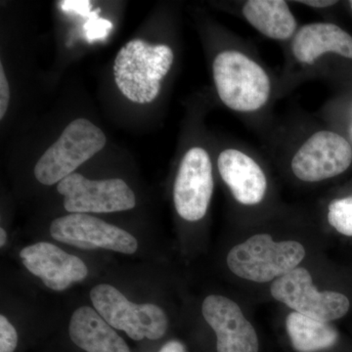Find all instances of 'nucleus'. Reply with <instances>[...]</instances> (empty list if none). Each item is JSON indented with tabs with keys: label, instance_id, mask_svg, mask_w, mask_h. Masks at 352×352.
Returning a JSON list of instances; mask_svg holds the SVG:
<instances>
[{
	"label": "nucleus",
	"instance_id": "5",
	"mask_svg": "<svg viewBox=\"0 0 352 352\" xmlns=\"http://www.w3.org/2000/svg\"><path fill=\"white\" fill-rule=\"evenodd\" d=\"M90 300L109 325L124 331L136 342L145 338L161 339L168 330V317L161 307L153 303H133L111 285L95 286L90 292Z\"/></svg>",
	"mask_w": 352,
	"mask_h": 352
},
{
	"label": "nucleus",
	"instance_id": "24",
	"mask_svg": "<svg viewBox=\"0 0 352 352\" xmlns=\"http://www.w3.org/2000/svg\"><path fill=\"white\" fill-rule=\"evenodd\" d=\"M159 352H185V347L177 340H171L164 344Z\"/></svg>",
	"mask_w": 352,
	"mask_h": 352
},
{
	"label": "nucleus",
	"instance_id": "26",
	"mask_svg": "<svg viewBox=\"0 0 352 352\" xmlns=\"http://www.w3.org/2000/svg\"><path fill=\"white\" fill-rule=\"evenodd\" d=\"M349 4H351V10H352V0L351 2H349Z\"/></svg>",
	"mask_w": 352,
	"mask_h": 352
},
{
	"label": "nucleus",
	"instance_id": "20",
	"mask_svg": "<svg viewBox=\"0 0 352 352\" xmlns=\"http://www.w3.org/2000/svg\"><path fill=\"white\" fill-rule=\"evenodd\" d=\"M18 346V333L4 315L0 316V352H14Z\"/></svg>",
	"mask_w": 352,
	"mask_h": 352
},
{
	"label": "nucleus",
	"instance_id": "22",
	"mask_svg": "<svg viewBox=\"0 0 352 352\" xmlns=\"http://www.w3.org/2000/svg\"><path fill=\"white\" fill-rule=\"evenodd\" d=\"M10 100V88L7 80L3 66L0 65V119H3Z\"/></svg>",
	"mask_w": 352,
	"mask_h": 352
},
{
	"label": "nucleus",
	"instance_id": "11",
	"mask_svg": "<svg viewBox=\"0 0 352 352\" xmlns=\"http://www.w3.org/2000/svg\"><path fill=\"white\" fill-rule=\"evenodd\" d=\"M201 314L217 335V352H258V335L242 310L223 296H207Z\"/></svg>",
	"mask_w": 352,
	"mask_h": 352
},
{
	"label": "nucleus",
	"instance_id": "17",
	"mask_svg": "<svg viewBox=\"0 0 352 352\" xmlns=\"http://www.w3.org/2000/svg\"><path fill=\"white\" fill-rule=\"evenodd\" d=\"M287 332L298 352H318L330 349L337 342V331L325 322L315 320L298 312L286 319Z\"/></svg>",
	"mask_w": 352,
	"mask_h": 352
},
{
	"label": "nucleus",
	"instance_id": "1",
	"mask_svg": "<svg viewBox=\"0 0 352 352\" xmlns=\"http://www.w3.org/2000/svg\"><path fill=\"white\" fill-rule=\"evenodd\" d=\"M173 59L170 46L134 39L122 46L116 57V83L129 100L150 103L159 94L162 80L170 72Z\"/></svg>",
	"mask_w": 352,
	"mask_h": 352
},
{
	"label": "nucleus",
	"instance_id": "14",
	"mask_svg": "<svg viewBox=\"0 0 352 352\" xmlns=\"http://www.w3.org/2000/svg\"><path fill=\"white\" fill-rule=\"evenodd\" d=\"M294 56L302 64L314 65L325 53L352 59V36L330 23L305 25L296 32L292 44Z\"/></svg>",
	"mask_w": 352,
	"mask_h": 352
},
{
	"label": "nucleus",
	"instance_id": "7",
	"mask_svg": "<svg viewBox=\"0 0 352 352\" xmlns=\"http://www.w3.org/2000/svg\"><path fill=\"white\" fill-rule=\"evenodd\" d=\"M57 190L71 214L124 212L136 205L133 191L120 178L90 180L75 173L58 183Z\"/></svg>",
	"mask_w": 352,
	"mask_h": 352
},
{
	"label": "nucleus",
	"instance_id": "13",
	"mask_svg": "<svg viewBox=\"0 0 352 352\" xmlns=\"http://www.w3.org/2000/svg\"><path fill=\"white\" fill-rule=\"evenodd\" d=\"M217 166L222 179L240 204L254 206L263 200L267 180L261 166L251 157L238 150H224L220 153Z\"/></svg>",
	"mask_w": 352,
	"mask_h": 352
},
{
	"label": "nucleus",
	"instance_id": "2",
	"mask_svg": "<svg viewBox=\"0 0 352 352\" xmlns=\"http://www.w3.org/2000/svg\"><path fill=\"white\" fill-rule=\"evenodd\" d=\"M220 100L237 112L263 108L271 92L270 76L258 63L239 51H223L212 65Z\"/></svg>",
	"mask_w": 352,
	"mask_h": 352
},
{
	"label": "nucleus",
	"instance_id": "21",
	"mask_svg": "<svg viewBox=\"0 0 352 352\" xmlns=\"http://www.w3.org/2000/svg\"><path fill=\"white\" fill-rule=\"evenodd\" d=\"M60 7L66 13H75L83 17L91 15V2L88 0H64L60 2Z\"/></svg>",
	"mask_w": 352,
	"mask_h": 352
},
{
	"label": "nucleus",
	"instance_id": "15",
	"mask_svg": "<svg viewBox=\"0 0 352 352\" xmlns=\"http://www.w3.org/2000/svg\"><path fill=\"white\" fill-rule=\"evenodd\" d=\"M69 335L76 346L87 352H131L124 340L94 308L82 307L74 311Z\"/></svg>",
	"mask_w": 352,
	"mask_h": 352
},
{
	"label": "nucleus",
	"instance_id": "6",
	"mask_svg": "<svg viewBox=\"0 0 352 352\" xmlns=\"http://www.w3.org/2000/svg\"><path fill=\"white\" fill-rule=\"evenodd\" d=\"M271 295L298 314L321 322L337 320L347 314L349 298L337 292H319L305 268L296 267L277 278L270 288Z\"/></svg>",
	"mask_w": 352,
	"mask_h": 352
},
{
	"label": "nucleus",
	"instance_id": "8",
	"mask_svg": "<svg viewBox=\"0 0 352 352\" xmlns=\"http://www.w3.org/2000/svg\"><path fill=\"white\" fill-rule=\"evenodd\" d=\"M53 239L80 249H104L132 254L138 242L131 233L87 214H71L58 217L50 226Z\"/></svg>",
	"mask_w": 352,
	"mask_h": 352
},
{
	"label": "nucleus",
	"instance_id": "25",
	"mask_svg": "<svg viewBox=\"0 0 352 352\" xmlns=\"http://www.w3.org/2000/svg\"><path fill=\"white\" fill-rule=\"evenodd\" d=\"M7 242V233L3 228L0 229V245L4 247Z\"/></svg>",
	"mask_w": 352,
	"mask_h": 352
},
{
	"label": "nucleus",
	"instance_id": "19",
	"mask_svg": "<svg viewBox=\"0 0 352 352\" xmlns=\"http://www.w3.org/2000/svg\"><path fill=\"white\" fill-rule=\"evenodd\" d=\"M99 10L92 11L91 15L83 25L88 41H94L102 39L108 36L109 32L113 29V24L109 20L98 17Z\"/></svg>",
	"mask_w": 352,
	"mask_h": 352
},
{
	"label": "nucleus",
	"instance_id": "4",
	"mask_svg": "<svg viewBox=\"0 0 352 352\" xmlns=\"http://www.w3.org/2000/svg\"><path fill=\"white\" fill-rule=\"evenodd\" d=\"M106 142L105 134L91 122L85 119L74 120L36 164V180L47 186L58 184L101 151Z\"/></svg>",
	"mask_w": 352,
	"mask_h": 352
},
{
	"label": "nucleus",
	"instance_id": "16",
	"mask_svg": "<svg viewBox=\"0 0 352 352\" xmlns=\"http://www.w3.org/2000/svg\"><path fill=\"white\" fill-rule=\"evenodd\" d=\"M243 15L267 38L286 41L295 34L296 21L283 0H250L243 7Z\"/></svg>",
	"mask_w": 352,
	"mask_h": 352
},
{
	"label": "nucleus",
	"instance_id": "10",
	"mask_svg": "<svg viewBox=\"0 0 352 352\" xmlns=\"http://www.w3.org/2000/svg\"><path fill=\"white\" fill-rule=\"evenodd\" d=\"M214 192L212 164L208 152L193 147L183 157L176 175L173 201L176 212L187 221L205 217Z\"/></svg>",
	"mask_w": 352,
	"mask_h": 352
},
{
	"label": "nucleus",
	"instance_id": "12",
	"mask_svg": "<svg viewBox=\"0 0 352 352\" xmlns=\"http://www.w3.org/2000/svg\"><path fill=\"white\" fill-rule=\"evenodd\" d=\"M28 271L38 277L47 288L61 292L87 278L88 268L82 259L57 245L38 242L20 252Z\"/></svg>",
	"mask_w": 352,
	"mask_h": 352
},
{
	"label": "nucleus",
	"instance_id": "3",
	"mask_svg": "<svg viewBox=\"0 0 352 352\" xmlns=\"http://www.w3.org/2000/svg\"><path fill=\"white\" fill-rule=\"evenodd\" d=\"M305 256V248L296 241L276 243L268 234H258L230 250L227 265L238 277L266 283L295 270Z\"/></svg>",
	"mask_w": 352,
	"mask_h": 352
},
{
	"label": "nucleus",
	"instance_id": "23",
	"mask_svg": "<svg viewBox=\"0 0 352 352\" xmlns=\"http://www.w3.org/2000/svg\"><path fill=\"white\" fill-rule=\"evenodd\" d=\"M298 2L305 6L314 7V8H326V7L333 6L338 3V1H332V0H303V1Z\"/></svg>",
	"mask_w": 352,
	"mask_h": 352
},
{
	"label": "nucleus",
	"instance_id": "9",
	"mask_svg": "<svg viewBox=\"0 0 352 352\" xmlns=\"http://www.w3.org/2000/svg\"><path fill=\"white\" fill-rule=\"evenodd\" d=\"M352 148L336 132L321 131L305 141L292 160L294 175L305 182H319L342 175L351 166Z\"/></svg>",
	"mask_w": 352,
	"mask_h": 352
},
{
	"label": "nucleus",
	"instance_id": "18",
	"mask_svg": "<svg viewBox=\"0 0 352 352\" xmlns=\"http://www.w3.org/2000/svg\"><path fill=\"white\" fill-rule=\"evenodd\" d=\"M328 221L338 232L352 237V196L331 201Z\"/></svg>",
	"mask_w": 352,
	"mask_h": 352
}]
</instances>
